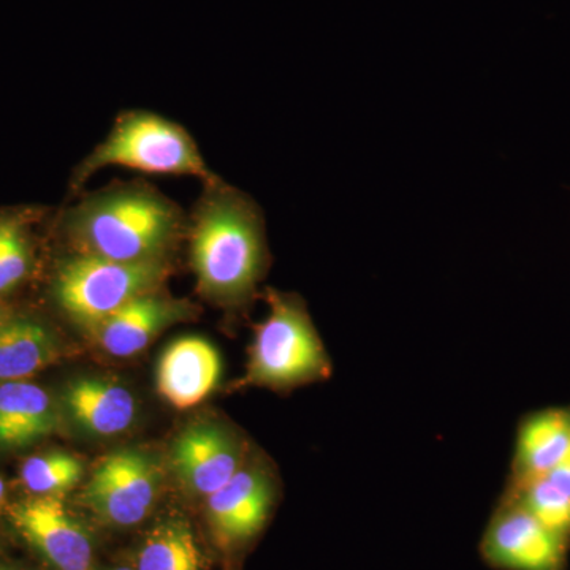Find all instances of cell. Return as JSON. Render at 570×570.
Listing matches in <instances>:
<instances>
[{
    "instance_id": "1",
    "label": "cell",
    "mask_w": 570,
    "mask_h": 570,
    "mask_svg": "<svg viewBox=\"0 0 570 570\" xmlns=\"http://www.w3.org/2000/svg\"><path fill=\"white\" fill-rule=\"evenodd\" d=\"M204 186L187 225L198 292L217 305L245 307L269 265L264 213L223 178Z\"/></svg>"
},
{
    "instance_id": "2",
    "label": "cell",
    "mask_w": 570,
    "mask_h": 570,
    "mask_svg": "<svg viewBox=\"0 0 570 570\" xmlns=\"http://www.w3.org/2000/svg\"><path fill=\"white\" fill-rule=\"evenodd\" d=\"M186 227L183 209L141 181L111 184L82 195L61 217L71 254L124 264L168 262Z\"/></svg>"
},
{
    "instance_id": "3",
    "label": "cell",
    "mask_w": 570,
    "mask_h": 570,
    "mask_svg": "<svg viewBox=\"0 0 570 570\" xmlns=\"http://www.w3.org/2000/svg\"><path fill=\"white\" fill-rule=\"evenodd\" d=\"M108 167L146 175L193 176L204 184L220 178L181 124L145 110L124 111L116 119L105 140L75 168L71 193H80L88 179Z\"/></svg>"
},
{
    "instance_id": "4",
    "label": "cell",
    "mask_w": 570,
    "mask_h": 570,
    "mask_svg": "<svg viewBox=\"0 0 570 570\" xmlns=\"http://www.w3.org/2000/svg\"><path fill=\"white\" fill-rule=\"evenodd\" d=\"M268 314L255 325L246 374L239 385L291 390L332 377L333 365L305 302L268 288Z\"/></svg>"
},
{
    "instance_id": "5",
    "label": "cell",
    "mask_w": 570,
    "mask_h": 570,
    "mask_svg": "<svg viewBox=\"0 0 570 570\" xmlns=\"http://www.w3.org/2000/svg\"><path fill=\"white\" fill-rule=\"evenodd\" d=\"M168 275V262L124 264L71 254L52 277V298L73 324L91 333L130 299L160 291Z\"/></svg>"
},
{
    "instance_id": "6",
    "label": "cell",
    "mask_w": 570,
    "mask_h": 570,
    "mask_svg": "<svg viewBox=\"0 0 570 570\" xmlns=\"http://www.w3.org/2000/svg\"><path fill=\"white\" fill-rule=\"evenodd\" d=\"M493 570H568L570 546L509 493H502L479 543Z\"/></svg>"
},
{
    "instance_id": "7",
    "label": "cell",
    "mask_w": 570,
    "mask_h": 570,
    "mask_svg": "<svg viewBox=\"0 0 570 570\" xmlns=\"http://www.w3.org/2000/svg\"><path fill=\"white\" fill-rule=\"evenodd\" d=\"M159 469L156 459L141 450L112 452L92 472L81 501L111 527H135L154 508Z\"/></svg>"
},
{
    "instance_id": "8",
    "label": "cell",
    "mask_w": 570,
    "mask_h": 570,
    "mask_svg": "<svg viewBox=\"0 0 570 570\" xmlns=\"http://www.w3.org/2000/svg\"><path fill=\"white\" fill-rule=\"evenodd\" d=\"M277 497L276 480L265 464L245 466L208 498V520L224 549H242L265 530Z\"/></svg>"
},
{
    "instance_id": "9",
    "label": "cell",
    "mask_w": 570,
    "mask_h": 570,
    "mask_svg": "<svg viewBox=\"0 0 570 570\" xmlns=\"http://www.w3.org/2000/svg\"><path fill=\"white\" fill-rule=\"evenodd\" d=\"M11 520L22 538L56 570H91L92 540L71 517L61 497H36L18 502Z\"/></svg>"
},
{
    "instance_id": "10",
    "label": "cell",
    "mask_w": 570,
    "mask_h": 570,
    "mask_svg": "<svg viewBox=\"0 0 570 570\" xmlns=\"http://www.w3.org/2000/svg\"><path fill=\"white\" fill-rule=\"evenodd\" d=\"M246 463L242 442L225 428L198 423L186 428L171 445V469L190 493L209 498Z\"/></svg>"
},
{
    "instance_id": "11",
    "label": "cell",
    "mask_w": 570,
    "mask_h": 570,
    "mask_svg": "<svg viewBox=\"0 0 570 570\" xmlns=\"http://www.w3.org/2000/svg\"><path fill=\"white\" fill-rule=\"evenodd\" d=\"M194 316L193 303L165 295L160 288L130 299L88 335L107 354L129 358L145 351L171 325Z\"/></svg>"
},
{
    "instance_id": "12",
    "label": "cell",
    "mask_w": 570,
    "mask_h": 570,
    "mask_svg": "<svg viewBox=\"0 0 570 570\" xmlns=\"http://www.w3.org/2000/svg\"><path fill=\"white\" fill-rule=\"evenodd\" d=\"M223 376V360L209 341L184 336L165 348L157 366V389L176 409H190L212 395Z\"/></svg>"
},
{
    "instance_id": "13",
    "label": "cell",
    "mask_w": 570,
    "mask_h": 570,
    "mask_svg": "<svg viewBox=\"0 0 570 570\" xmlns=\"http://www.w3.org/2000/svg\"><path fill=\"white\" fill-rule=\"evenodd\" d=\"M570 450V406L539 409L521 419L508 483L542 478Z\"/></svg>"
},
{
    "instance_id": "14",
    "label": "cell",
    "mask_w": 570,
    "mask_h": 570,
    "mask_svg": "<svg viewBox=\"0 0 570 570\" xmlns=\"http://www.w3.org/2000/svg\"><path fill=\"white\" fill-rule=\"evenodd\" d=\"M63 407L80 430L92 436L126 433L135 422L137 403L132 393L100 377L75 379L63 390Z\"/></svg>"
},
{
    "instance_id": "15",
    "label": "cell",
    "mask_w": 570,
    "mask_h": 570,
    "mask_svg": "<svg viewBox=\"0 0 570 570\" xmlns=\"http://www.w3.org/2000/svg\"><path fill=\"white\" fill-rule=\"evenodd\" d=\"M62 354L61 340L39 318L9 314L0 324V384L28 381Z\"/></svg>"
},
{
    "instance_id": "16",
    "label": "cell",
    "mask_w": 570,
    "mask_h": 570,
    "mask_svg": "<svg viewBox=\"0 0 570 570\" xmlns=\"http://www.w3.org/2000/svg\"><path fill=\"white\" fill-rule=\"evenodd\" d=\"M58 412L47 390L31 382L0 384V449H24L50 436Z\"/></svg>"
},
{
    "instance_id": "17",
    "label": "cell",
    "mask_w": 570,
    "mask_h": 570,
    "mask_svg": "<svg viewBox=\"0 0 570 570\" xmlns=\"http://www.w3.org/2000/svg\"><path fill=\"white\" fill-rule=\"evenodd\" d=\"M41 216L33 208L0 209V298L17 291L33 266L32 225Z\"/></svg>"
},
{
    "instance_id": "18",
    "label": "cell",
    "mask_w": 570,
    "mask_h": 570,
    "mask_svg": "<svg viewBox=\"0 0 570 570\" xmlns=\"http://www.w3.org/2000/svg\"><path fill=\"white\" fill-rule=\"evenodd\" d=\"M137 570H202L193 528L181 519L157 524L142 542Z\"/></svg>"
},
{
    "instance_id": "19",
    "label": "cell",
    "mask_w": 570,
    "mask_h": 570,
    "mask_svg": "<svg viewBox=\"0 0 570 570\" xmlns=\"http://www.w3.org/2000/svg\"><path fill=\"white\" fill-rule=\"evenodd\" d=\"M505 493L519 499L535 519L560 535L570 546V497L562 493L547 478L505 485Z\"/></svg>"
},
{
    "instance_id": "20",
    "label": "cell",
    "mask_w": 570,
    "mask_h": 570,
    "mask_svg": "<svg viewBox=\"0 0 570 570\" xmlns=\"http://www.w3.org/2000/svg\"><path fill=\"white\" fill-rule=\"evenodd\" d=\"M85 474L80 459L66 452L33 456L22 464V485L37 497H61Z\"/></svg>"
},
{
    "instance_id": "21",
    "label": "cell",
    "mask_w": 570,
    "mask_h": 570,
    "mask_svg": "<svg viewBox=\"0 0 570 570\" xmlns=\"http://www.w3.org/2000/svg\"><path fill=\"white\" fill-rule=\"evenodd\" d=\"M542 478L549 479L557 489H560L562 493L570 497V450L566 453L564 459L551 469L549 474L542 475Z\"/></svg>"
},
{
    "instance_id": "22",
    "label": "cell",
    "mask_w": 570,
    "mask_h": 570,
    "mask_svg": "<svg viewBox=\"0 0 570 570\" xmlns=\"http://www.w3.org/2000/svg\"><path fill=\"white\" fill-rule=\"evenodd\" d=\"M9 316V313H7L6 307H3L2 302H0V324H2L3 318Z\"/></svg>"
},
{
    "instance_id": "23",
    "label": "cell",
    "mask_w": 570,
    "mask_h": 570,
    "mask_svg": "<svg viewBox=\"0 0 570 570\" xmlns=\"http://www.w3.org/2000/svg\"><path fill=\"white\" fill-rule=\"evenodd\" d=\"M3 497H6V485H3V480L0 479V502H2Z\"/></svg>"
},
{
    "instance_id": "24",
    "label": "cell",
    "mask_w": 570,
    "mask_h": 570,
    "mask_svg": "<svg viewBox=\"0 0 570 570\" xmlns=\"http://www.w3.org/2000/svg\"><path fill=\"white\" fill-rule=\"evenodd\" d=\"M110 570H134V569H130V568H115V569H110Z\"/></svg>"
}]
</instances>
